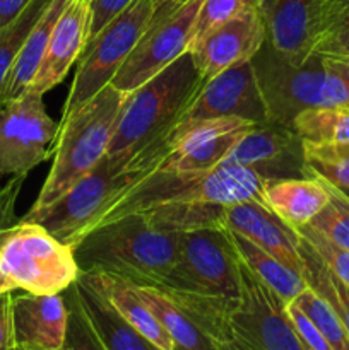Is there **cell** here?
Masks as SVG:
<instances>
[{
    "label": "cell",
    "instance_id": "6da1fadb",
    "mask_svg": "<svg viewBox=\"0 0 349 350\" xmlns=\"http://www.w3.org/2000/svg\"><path fill=\"white\" fill-rule=\"evenodd\" d=\"M168 137L132 154H106L67 193L23 221H33L75 248L99 219L137 183L157 171L168 152Z\"/></svg>",
    "mask_w": 349,
    "mask_h": 350
},
{
    "label": "cell",
    "instance_id": "7a4b0ae2",
    "mask_svg": "<svg viewBox=\"0 0 349 350\" xmlns=\"http://www.w3.org/2000/svg\"><path fill=\"white\" fill-rule=\"evenodd\" d=\"M180 232L159 228L146 212L120 215L75 245L81 272H105L135 286L163 287L178 258Z\"/></svg>",
    "mask_w": 349,
    "mask_h": 350
},
{
    "label": "cell",
    "instance_id": "3957f363",
    "mask_svg": "<svg viewBox=\"0 0 349 350\" xmlns=\"http://www.w3.org/2000/svg\"><path fill=\"white\" fill-rule=\"evenodd\" d=\"M129 94L108 84L74 113L62 118L50 173L27 212H38L53 204L98 166L108 154Z\"/></svg>",
    "mask_w": 349,
    "mask_h": 350
},
{
    "label": "cell",
    "instance_id": "277c9868",
    "mask_svg": "<svg viewBox=\"0 0 349 350\" xmlns=\"http://www.w3.org/2000/svg\"><path fill=\"white\" fill-rule=\"evenodd\" d=\"M267 181L269 180L257 174L255 171L233 164H221L214 170L188 173L157 170L130 188L99 219L94 228L120 215L144 212L161 205L198 204L224 207L240 202H259L266 205Z\"/></svg>",
    "mask_w": 349,
    "mask_h": 350
},
{
    "label": "cell",
    "instance_id": "5b68a950",
    "mask_svg": "<svg viewBox=\"0 0 349 350\" xmlns=\"http://www.w3.org/2000/svg\"><path fill=\"white\" fill-rule=\"evenodd\" d=\"M252 67L270 122L291 125L303 109L349 106V82L331 70L320 53L296 60L266 40Z\"/></svg>",
    "mask_w": 349,
    "mask_h": 350
},
{
    "label": "cell",
    "instance_id": "8992f818",
    "mask_svg": "<svg viewBox=\"0 0 349 350\" xmlns=\"http://www.w3.org/2000/svg\"><path fill=\"white\" fill-rule=\"evenodd\" d=\"M205 79L190 50L129 94L108 154H132L170 135Z\"/></svg>",
    "mask_w": 349,
    "mask_h": 350
},
{
    "label": "cell",
    "instance_id": "52a82bcc",
    "mask_svg": "<svg viewBox=\"0 0 349 350\" xmlns=\"http://www.w3.org/2000/svg\"><path fill=\"white\" fill-rule=\"evenodd\" d=\"M79 273L74 248L38 222L0 229V293L64 294Z\"/></svg>",
    "mask_w": 349,
    "mask_h": 350
},
{
    "label": "cell",
    "instance_id": "ba28073f",
    "mask_svg": "<svg viewBox=\"0 0 349 350\" xmlns=\"http://www.w3.org/2000/svg\"><path fill=\"white\" fill-rule=\"evenodd\" d=\"M161 0H133L103 29L89 38L77 60L74 81L62 109V118L98 94L113 77L149 26Z\"/></svg>",
    "mask_w": 349,
    "mask_h": 350
},
{
    "label": "cell",
    "instance_id": "9c48e42d",
    "mask_svg": "<svg viewBox=\"0 0 349 350\" xmlns=\"http://www.w3.org/2000/svg\"><path fill=\"white\" fill-rule=\"evenodd\" d=\"M202 0H161L140 40L113 77L112 84L125 92L159 74L190 50Z\"/></svg>",
    "mask_w": 349,
    "mask_h": 350
},
{
    "label": "cell",
    "instance_id": "30bf717a",
    "mask_svg": "<svg viewBox=\"0 0 349 350\" xmlns=\"http://www.w3.org/2000/svg\"><path fill=\"white\" fill-rule=\"evenodd\" d=\"M163 287L238 297L240 258L228 228L180 232L177 263Z\"/></svg>",
    "mask_w": 349,
    "mask_h": 350
},
{
    "label": "cell",
    "instance_id": "8fae6325",
    "mask_svg": "<svg viewBox=\"0 0 349 350\" xmlns=\"http://www.w3.org/2000/svg\"><path fill=\"white\" fill-rule=\"evenodd\" d=\"M286 304L240 258V294L229 318L233 350H305Z\"/></svg>",
    "mask_w": 349,
    "mask_h": 350
},
{
    "label": "cell",
    "instance_id": "7c38bea8",
    "mask_svg": "<svg viewBox=\"0 0 349 350\" xmlns=\"http://www.w3.org/2000/svg\"><path fill=\"white\" fill-rule=\"evenodd\" d=\"M58 123L44 109L43 94L27 89L0 105V174L27 176L53 152Z\"/></svg>",
    "mask_w": 349,
    "mask_h": 350
},
{
    "label": "cell",
    "instance_id": "4fadbf2b",
    "mask_svg": "<svg viewBox=\"0 0 349 350\" xmlns=\"http://www.w3.org/2000/svg\"><path fill=\"white\" fill-rule=\"evenodd\" d=\"M68 311L64 349L149 350L154 349L135 328L130 327L112 301L79 273L65 289Z\"/></svg>",
    "mask_w": 349,
    "mask_h": 350
},
{
    "label": "cell",
    "instance_id": "5bb4252c",
    "mask_svg": "<svg viewBox=\"0 0 349 350\" xmlns=\"http://www.w3.org/2000/svg\"><path fill=\"white\" fill-rule=\"evenodd\" d=\"M221 164L248 167L266 180L310 176L298 133L291 125L270 120L250 126Z\"/></svg>",
    "mask_w": 349,
    "mask_h": 350
},
{
    "label": "cell",
    "instance_id": "9a60e30c",
    "mask_svg": "<svg viewBox=\"0 0 349 350\" xmlns=\"http://www.w3.org/2000/svg\"><path fill=\"white\" fill-rule=\"evenodd\" d=\"M252 125L255 123L235 116L180 123L168 135L170 147L159 170L174 173L214 170Z\"/></svg>",
    "mask_w": 349,
    "mask_h": 350
},
{
    "label": "cell",
    "instance_id": "2e32d148",
    "mask_svg": "<svg viewBox=\"0 0 349 350\" xmlns=\"http://www.w3.org/2000/svg\"><path fill=\"white\" fill-rule=\"evenodd\" d=\"M231 116L253 123L269 122L252 60L207 79L187 106L177 125L207 118H231Z\"/></svg>",
    "mask_w": 349,
    "mask_h": 350
},
{
    "label": "cell",
    "instance_id": "e0dca14e",
    "mask_svg": "<svg viewBox=\"0 0 349 350\" xmlns=\"http://www.w3.org/2000/svg\"><path fill=\"white\" fill-rule=\"evenodd\" d=\"M267 40L266 24L259 9H248L194 41L192 58L202 77L207 79L250 62Z\"/></svg>",
    "mask_w": 349,
    "mask_h": 350
},
{
    "label": "cell",
    "instance_id": "ac0fdd59",
    "mask_svg": "<svg viewBox=\"0 0 349 350\" xmlns=\"http://www.w3.org/2000/svg\"><path fill=\"white\" fill-rule=\"evenodd\" d=\"M327 0H259L267 41L291 58L315 53Z\"/></svg>",
    "mask_w": 349,
    "mask_h": 350
},
{
    "label": "cell",
    "instance_id": "d6986e66",
    "mask_svg": "<svg viewBox=\"0 0 349 350\" xmlns=\"http://www.w3.org/2000/svg\"><path fill=\"white\" fill-rule=\"evenodd\" d=\"M92 0H68L55 23L41 64L34 74L29 91L44 92L57 88L72 65L77 64L89 41Z\"/></svg>",
    "mask_w": 349,
    "mask_h": 350
},
{
    "label": "cell",
    "instance_id": "ffe728a7",
    "mask_svg": "<svg viewBox=\"0 0 349 350\" xmlns=\"http://www.w3.org/2000/svg\"><path fill=\"white\" fill-rule=\"evenodd\" d=\"M224 228L238 232L243 238L255 243L259 248L276 256L291 270L303 275V260L298 248L296 229L287 226L277 214L259 202H240L224 205L222 212Z\"/></svg>",
    "mask_w": 349,
    "mask_h": 350
},
{
    "label": "cell",
    "instance_id": "44dd1931",
    "mask_svg": "<svg viewBox=\"0 0 349 350\" xmlns=\"http://www.w3.org/2000/svg\"><path fill=\"white\" fill-rule=\"evenodd\" d=\"M14 340L19 350H62L68 311L60 294L12 296Z\"/></svg>",
    "mask_w": 349,
    "mask_h": 350
},
{
    "label": "cell",
    "instance_id": "7402d4cb",
    "mask_svg": "<svg viewBox=\"0 0 349 350\" xmlns=\"http://www.w3.org/2000/svg\"><path fill=\"white\" fill-rule=\"evenodd\" d=\"M331 200V191L322 178L269 180L266 185V205L293 229L307 226Z\"/></svg>",
    "mask_w": 349,
    "mask_h": 350
},
{
    "label": "cell",
    "instance_id": "603a6c76",
    "mask_svg": "<svg viewBox=\"0 0 349 350\" xmlns=\"http://www.w3.org/2000/svg\"><path fill=\"white\" fill-rule=\"evenodd\" d=\"M88 282L98 287L109 301L113 306L118 310L123 320L135 328L151 345L156 350H174L173 340L166 334L153 311L146 304V301L140 297L135 284L129 282L125 279L112 275L105 272H81Z\"/></svg>",
    "mask_w": 349,
    "mask_h": 350
},
{
    "label": "cell",
    "instance_id": "cb8c5ba5",
    "mask_svg": "<svg viewBox=\"0 0 349 350\" xmlns=\"http://www.w3.org/2000/svg\"><path fill=\"white\" fill-rule=\"evenodd\" d=\"M140 297L173 340L174 349L185 350H216L214 344L204 332L183 313L180 306L159 287L135 286Z\"/></svg>",
    "mask_w": 349,
    "mask_h": 350
},
{
    "label": "cell",
    "instance_id": "d4e9b609",
    "mask_svg": "<svg viewBox=\"0 0 349 350\" xmlns=\"http://www.w3.org/2000/svg\"><path fill=\"white\" fill-rule=\"evenodd\" d=\"M229 231V229H228ZM231 241L235 245L236 253L242 258V262L262 280L263 284L276 291L286 303L293 301L301 291L307 289V282H305L303 275L291 270L289 267L284 265L283 262L276 258V256L269 255L263 252L262 248L252 243L250 239L243 238L238 232L229 231Z\"/></svg>",
    "mask_w": 349,
    "mask_h": 350
},
{
    "label": "cell",
    "instance_id": "484cf974",
    "mask_svg": "<svg viewBox=\"0 0 349 350\" xmlns=\"http://www.w3.org/2000/svg\"><path fill=\"white\" fill-rule=\"evenodd\" d=\"M291 126L308 146L339 147L349 144V106L308 108L294 116Z\"/></svg>",
    "mask_w": 349,
    "mask_h": 350
},
{
    "label": "cell",
    "instance_id": "4316f807",
    "mask_svg": "<svg viewBox=\"0 0 349 350\" xmlns=\"http://www.w3.org/2000/svg\"><path fill=\"white\" fill-rule=\"evenodd\" d=\"M298 248H300L301 260H303L305 282L318 296L327 301V304L335 311L349 335V286L328 269L327 263L301 236L298 241Z\"/></svg>",
    "mask_w": 349,
    "mask_h": 350
},
{
    "label": "cell",
    "instance_id": "83f0119b",
    "mask_svg": "<svg viewBox=\"0 0 349 350\" xmlns=\"http://www.w3.org/2000/svg\"><path fill=\"white\" fill-rule=\"evenodd\" d=\"M51 0H31L26 9L19 14L14 21L0 29V92H2L3 82L7 74L14 65L16 58L19 57L31 29Z\"/></svg>",
    "mask_w": 349,
    "mask_h": 350
},
{
    "label": "cell",
    "instance_id": "f1b7e54d",
    "mask_svg": "<svg viewBox=\"0 0 349 350\" xmlns=\"http://www.w3.org/2000/svg\"><path fill=\"white\" fill-rule=\"evenodd\" d=\"M293 301L320 330L327 344L331 345V350H349L348 332L324 297L318 296L311 287L307 286V289L301 291Z\"/></svg>",
    "mask_w": 349,
    "mask_h": 350
},
{
    "label": "cell",
    "instance_id": "f546056e",
    "mask_svg": "<svg viewBox=\"0 0 349 350\" xmlns=\"http://www.w3.org/2000/svg\"><path fill=\"white\" fill-rule=\"evenodd\" d=\"M308 173L324 178L337 188H349V144L320 147L303 144Z\"/></svg>",
    "mask_w": 349,
    "mask_h": 350
},
{
    "label": "cell",
    "instance_id": "4dcf8cb0",
    "mask_svg": "<svg viewBox=\"0 0 349 350\" xmlns=\"http://www.w3.org/2000/svg\"><path fill=\"white\" fill-rule=\"evenodd\" d=\"M315 53L349 55V0H327Z\"/></svg>",
    "mask_w": 349,
    "mask_h": 350
},
{
    "label": "cell",
    "instance_id": "1f68e13d",
    "mask_svg": "<svg viewBox=\"0 0 349 350\" xmlns=\"http://www.w3.org/2000/svg\"><path fill=\"white\" fill-rule=\"evenodd\" d=\"M325 185L331 191V200L308 226L317 229L335 245L349 250V198L335 185L328 181H325Z\"/></svg>",
    "mask_w": 349,
    "mask_h": 350
},
{
    "label": "cell",
    "instance_id": "d6a6232c",
    "mask_svg": "<svg viewBox=\"0 0 349 350\" xmlns=\"http://www.w3.org/2000/svg\"><path fill=\"white\" fill-rule=\"evenodd\" d=\"M248 9H259V0H202L197 21H195L192 43L204 36L212 27L226 23L228 19Z\"/></svg>",
    "mask_w": 349,
    "mask_h": 350
},
{
    "label": "cell",
    "instance_id": "836d02e7",
    "mask_svg": "<svg viewBox=\"0 0 349 350\" xmlns=\"http://www.w3.org/2000/svg\"><path fill=\"white\" fill-rule=\"evenodd\" d=\"M296 232L310 243L311 248L320 255V258L327 263L328 269L349 286V250L332 243L331 239L325 238L322 232H318L317 229L308 224L298 228Z\"/></svg>",
    "mask_w": 349,
    "mask_h": 350
},
{
    "label": "cell",
    "instance_id": "e575fe53",
    "mask_svg": "<svg viewBox=\"0 0 349 350\" xmlns=\"http://www.w3.org/2000/svg\"><path fill=\"white\" fill-rule=\"evenodd\" d=\"M286 310L287 314H289L294 334L300 338L305 350H331V345L327 344V340L320 334V330L315 327L313 321L303 313V310L294 301H289L286 304Z\"/></svg>",
    "mask_w": 349,
    "mask_h": 350
},
{
    "label": "cell",
    "instance_id": "d590c367",
    "mask_svg": "<svg viewBox=\"0 0 349 350\" xmlns=\"http://www.w3.org/2000/svg\"><path fill=\"white\" fill-rule=\"evenodd\" d=\"M132 2L133 0H92L89 38L94 36L99 29H103L113 17L123 12Z\"/></svg>",
    "mask_w": 349,
    "mask_h": 350
},
{
    "label": "cell",
    "instance_id": "8d00e7d4",
    "mask_svg": "<svg viewBox=\"0 0 349 350\" xmlns=\"http://www.w3.org/2000/svg\"><path fill=\"white\" fill-rule=\"evenodd\" d=\"M26 176H12L5 183V187L0 188V229L7 228L14 222V212H16L17 198Z\"/></svg>",
    "mask_w": 349,
    "mask_h": 350
},
{
    "label": "cell",
    "instance_id": "74e56055",
    "mask_svg": "<svg viewBox=\"0 0 349 350\" xmlns=\"http://www.w3.org/2000/svg\"><path fill=\"white\" fill-rule=\"evenodd\" d=\"M12 293H0V350H14V318Z\"/></svg>",
    "mask_w": 349,
    "mask_h": 350
},
{
    "label": "cell",
    "instance_id": "f35d334b",
    "mask_svg": "<svg viewBox=\"0 0 349 350\" xmlns=\"http://www.w3.org/2000/svg\"><path fill=\"white\" fill-rule=\"evenodd\" d=\"M31 0H0V29L16 19Z\"/></svg>",
    "mask_w": 349,
    "mask_h": 350
},
{
    "label": "cell",
    "instance_id": "ab89813d",
    "mask_svg": "<svg viewBox=\"0 0 349 350\" xmlns=\"http://www.w3.org/2000/svg\"><path fill=\"white\" fill-rule=\"evenodd\" d=\"M320 55L324 58V64L331 70H334L335 74H339L342 79L349 82V55Z\"/></svg>",
    "mask_w": 349,
    "mask_h": 350
},
{
    "label": "cell",
    "instance_id": "60d3db41",
    "mask_svg": "<svg viewBox=\"0 0 349 350\" xmlns=\"http://www.w3.org/2000/svg\"><path fill=\"white\" fill-rule=\"evenodd\" d=\"M339 190H341V191H342V193H344V195H346V197H348V198H349V188H339Z\"/></svg>",
    "mask_w": 349,
    "mask_h": 350
}]
</instances>
